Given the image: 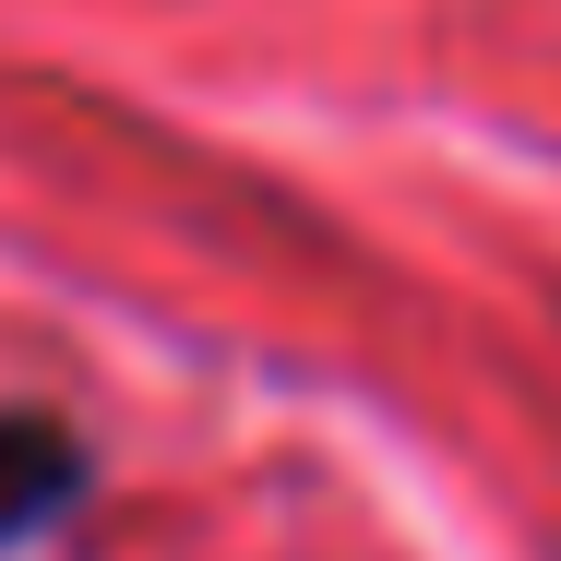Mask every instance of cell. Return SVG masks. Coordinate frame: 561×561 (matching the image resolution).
I'll use <instances>...</instances> for the list:
<instances>
[{
	"instance_id": "obj_1",
	"label": "cell",
	"mask_w": 561,
	"mask_h": 561,
	"mask_svg": "<svg viewBox=\"0 0 561 561\" xmlns=\"http://www.w3.org/2000/svg\"><path fill=\"white\" fill-rule=\"evenodd\" d=\"M84 502V443L36 407H0V550H24L36 526H60Z\"/></svg>"
}]
</instances>
